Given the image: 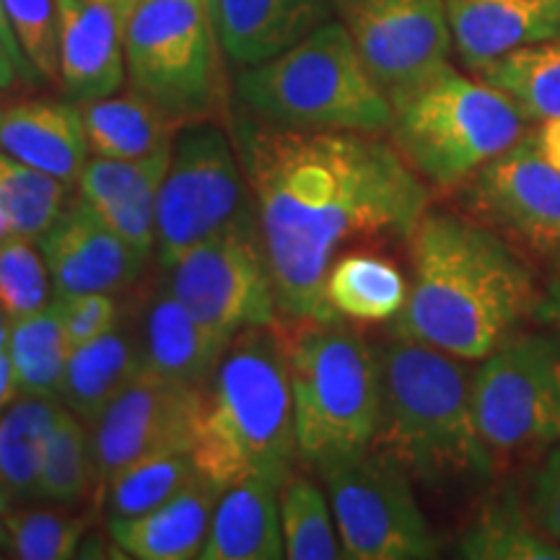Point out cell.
<instances>
[{
    "mask_svg": "<svg viewBox=\"0 0 560 560\" xmlns=\"http://www.w3.org/2000/svg\"><path fill=\"white\" fill-rule=\"evenodd\" d=\"M255 200L280 317L335 319L325 283L340 247L402 240L429 210V185L392 143L369 132L299 130L242 107L231 117Z\"/></svg>",
    "mask_w": 560,
    "mask_h": 560,
    "instance_id": "obj_1",
    "label": "cell"
},
{
    "mask_svg": "<svg viewBox=\"0 0 560 560\" xmlns=\"http://www.w3.org/2000/svg\"><path fill=\"white\" fill-rule=\"evenodd\" d=\"M412 280L392 335L482 361L537 312L535 278L499 231L450 210H425L412 229Z\"/></svg>",
    "mask_w": 560,
    "mask_h": 560,
    "instance_id": "obj_2",
    "label": "cell"
},
{
    "mask_svg": "<svg viewBox=\"0 0 560 560\" xmlns=\"http://www.w3.org/2000/svg\"><path fill=\"white\" fill-rule=\"evenodd\" d=\"M459 361L397 335L380 348L382 418L374 450L431 490L478 488L495 475V454L475 416L472 376Z\"/></svg>",
    "mask_w": 560,
    "mask_h": 560,
    "instance_id": "obj_3",
    "label": "cell"
},
{
    "mask_svg": "<svg viewBox=\"0 0 560 560\" xmlns=\"http://www.w3.org/2000/svg\"><path fill=\"white\" fill-rule=\"evenodd\" d=\"M195 467L226 490L252 475L283 486L299 467L285 338L278 325L236 332L200 387Z\"/></svg>",
    "mask_w": 560,
    "mask_h": 560,
    "instance_id": "obj_4",
    "label": "cell"
},
{
    "mask_svg": "<svg viewBox=\"0 0 560 560\" xmlns=\"http://www.w3.org/2000/svg\"><path fill=\"white\" fill-rule=\"evenodd\" d=\"M342 317L283 330L299 467L325 472L374 446L382 418V363Z\"/></svg>",
    "mask_w": 560,
    "mask_h": 560,
    "instance_id": "obj_5",
    "label": "cell"
},
{
    "mask_svg": "<svg viewBox=\"0 0 560 560\" xmlns=\"http://www.w3.org/2000/svg\"><path fill=\"white\" fill-rule=\"evenodd\" d=\"M234 96L244 112L283 128L380 136L392 122L387 91L340 19L325 21L278 58L242 68Z\"/></svg>",
    "mask_w": 560,
    "mask_h": 560,
    "instance_id": "obj_6",
    "label": "cell"
},
{
    "mask_svg": "<svg viewBox=\"0 0 560 560\" xmlns=\"http://www.w3.org/2000/svg\"><path fill=\"white\" fill-rule=\"evenodd\" d=\"M392 145L436 187L465 185L524 138V117L501 91L450 62L389 94Z\"/></svg>",
    "mask_w": 560,
    "mask_h": 560,
    "instance_id": "obj_7",
    "label": "cell"
},
{
    "mask_svg": "<svg viewBox=\"0 0 560 560\" xmlns=\"http://www.w3.org/2000/svg\"><path fill=\"white\" fill-rule=\"evenodd\" d=\"M255 223V200L231 130L210 117L182 125L156 200L153 257L161 270L198 244Z\"/></svg>",
    "mask_w": 560,
    "mask_h": 560,
    "instance_id": "obj_8",
    "label": "cell"
},
{
    "mask_svg": "<svg viewBox=\"0 0 560 560\" xmlns=\"http://www.w3.org/2000/svg\"><path fill=\"white\" fill-rule=\"evenodd\" d=\"M219 37L206 0H136L125 26L130 86L179 122L221 107Z\"/></svg>",
    "mask_w": 560,
    "mask_h": 560,
    "instance_id": "obj_9",
    "label": "cell"
},
{
    "mask_svg": "<svg viewBox=\"0 0 560 560\" xmlns=\"http://www.w3.org/2000/svg\"><path fill=\"white\" fill-rule=\"evenodd\" d=\"M342 552L350 560H429L439 540L412 490V478L371 446L322 472Z\"/></svg>",
    "mask_w": 560,
    "mask_h": 560,
    "instance_id": "obj_10",
    "label": "cell"
},
{
    "mask_svg": "<svg viewBox=\"0 0 560 560\" xmlns=\"http://www.w3.org/2000/svg\"><path fill=\"white\" fill-rule=\"evenodd\" d=\"M475 416L493 454H532L560 441V338L514 335L472 374Z\"/></svg>",
    "mask_w": 560,
    "mask_h": 560,
    "instance_id": "obj_11",
    "label": "cell"
},
{
    "mask_svg": "<svg viewBox=\"0 0 560 560\" xmlns=\"http://www.w3.org/2000/svg\"><path fill=\"white\" fill-rule=\"evenodd\" d=\"M164 285L223 338L280 322L257 223L213 236L182 255L166 270Z\"/></svg>",
    "mask_w": 560,
    "mask_h": 560,
    "instance_id": "obj_12",
    "label": "cell"
},
{
    "mask_svg": "<svg viewBox=\"0 0 560 560\" xmlns=\"http://www.w3.org/2000/svg\"><path fill=\"white\" fill-rule=\"evenodd\" d=\"M332 11L387 96L450 62L446 0H332Z\"/></svg>",
    "mask_w": 560,
    "mask_h": 560,
    "instance_id": "obj_13",
    "label": "cell"
},
{
    "mask_svg": "<svg viewBox=\"0 0 560 560\" xmlns=\"http://www.w3.org/2000/svg\"><path fill=\"white\" fill-rule=\"evenodd\" d=\"M198 410L200 389L138 374L89 429L100 472V506L104 486L136 462L192 452Z\"/></svg>",
    "mask_w": 560,
    "mask_h": 560,
    "instance_id": "obj_14",
    "label": "cell"
},
{
    "mask_svg": "<svg viewBox=\"0 0 560 560\" xmlns=\"http://www.w3.org/2000/svg\"><path fill=\"white\" fill-rule=\"evenodd\" d=\"M459 200L490 229L535 249H560V170L545 156L537 136L520 138L480 166L465 182Z\"/></svg>",
    "mask_w": 560,
    "mask_h": 560,
    "instance_id": "obj_15",
    "label": "cell"
},
{
    "mask_svg": "<svg viewBox=\"0 0 560 560\" xmlns=\"http://www.w3.org/2000/svg\"><path fill=\"white\" fill-rule=\"evenodd\" d=\"M52 278L55 299L75 293H122L138 283L149 255L107 226L86 200H68L37 240Z\"/></svg>",
    "mask_w": 560,
    "mask_h": 560,
    "instance_id": "obj_16",
    "label": "cell"
},
{
    "mask_svg": "<svg viewBox=\"0 0 560 560\" xmlns=\"http://www.w3.org/2000/svg\"><path fill=\"white\" fill-rule=\"evenodd\" d=\"M136 0H58L60 89L75 104L117 94L128 79L125 26Z\"/></svg>",
    "mask_w": 560,
    "mask_h": 560,
    "instance_id": "obj_17",
    "label": "cell"
},
{
    "mask_svg": "<svg viewBox=\"0 0 560 560\" xmlns=\"http://www.w3.org/2000/svg\"><path fill=\"white\" fill-rule=\"evenodd\" d=\"M140 374L200 389L231 338L202 325L164 283L145 299L140 319Z\"/></svg>",
    "mask_w": 560,
    "mask_h": 560,
    "instance_id": "obj_18",
    "label": "cell"
},
{
    "mask_svg": "<svg viewBox=\"0 0 560 560\" xmlns=\"http://www.w3.org/2000/svg\"><path fill=\"white\" fill-rule=\"evenodd\" d=\"M215 37L236 68L268 62L332 19V0H206Z\"/></svg>",
    "mask_w": 560,
    "mask_h": 560,
    "instance_id": "obj_19",
    "label": "cell"
},
{
    "mask_svg": "<svg viewBox=\"0 0 560 560\" xmlns=\"http://www.w3.org/2000/svg\"><path fill=\"white\" fill-rule=\"evenodd\" d=\"M172 149L149 159L91 156L79 177V195L104 223L138 252H156V200Z\"/></svg>",
    "mask_w": 560,
    "mask_h": 560,
    "instance_id": "obj_20",
    "label": "cell"
},
{
    "mask_svg": "<svg viewBox=\"0 0 560 560\" xmlns=\"http://www.w3.org/2000/svg\"><path fill=\"white\" fill-rule=\"evenodd\" d=\"M0 151L75 187L91 159L81 104L70 100L0 104Z\"/></svg>",
    "mask_w": 560,
    "mask_h": 560,
    "instance_id": "obj_21",
    "label": "cell"
},
{
    "mask_svg": "<svg viewBox=\"0 0 560 560\" xmlns=\"http://www.w3.org/2000/svg\"><path fill=\"white\" fill-rule=\"evenodd\" d=\"M446 16L472 73L511 50L560 39V0H446Z\"/></svg>",
    "mask_w": 560,
    "mask_h": 560,
    "instance_id": "obj_22",
    "label": "cell"
},
{
    "mask_svg": "<svg viewBox=\"0 0 560 560\" xmlns=\"http://www.w3.org/2000/svg\"><path fill=\"white\" fill-rule=\"evenodd\" d=\"M221 488L198 478L161 506L125 520H107V535L122 558L136 560H192L206 545L210 516Z\"/></svg>",
    "mask_w": 560,
    "mask_h": 560,
    "instance_id": "obj_23",
    "label": "cell"
},
{
    "mask_svg": "<svg viewBox=\"0 0 560 560\" xmlns=\"http://www.w3.org/2000/svg\"><path fill=\"white\" fill-rule=\"evenodd\" d=\"M278 490L280 482L265 475H252L221 490L200 560L285 558Z\"/></svg>",
    "mask_w": 560,
    "mask_h": 560,
    "instance_id": "obj_24",
    "label": "cell"
},
{
    "mask_svg": "<svg viewBox=\"0 0 560 560\" xmlns=\"http://www.w3.org/2000/svg\"><path fill=\"white\" fill-rule=\"evenodd\" d=\"M138 374V335L130 327L117 325L102 338L70 350L58 400L91 429Z\"/></svg>",
    "mask_w": 560,
    "mask_h": 560,
    "instance_id": "obj_25",
    "label": "cell"
},
{
    "mask_svg": "<svg viewBox=\"0 0 560 560\" xmlns=\"http://www.w3.org/2000/svg\"><path fill=\"white\" fill-rule=\"evenodd\" d=\"M91 156L149 159L172 149L185 122L174 120L136 89L81 104Z\"/></svg>",
    "mask_w": 560,
    "mask_h": 560,
    "instance_id": "obj_26",
    "label": "cell"
},
{
    "mask_svg": "<svg viewBox=\"0 0 560 560\" xmlns=\"http://www.w3.org/2000/svg\"><path fill=\"white\" fill-rule=\"evenodd\" d=\"M60 400L19 395L0 410V482L9 503L37 501L42 457Z\"/></svg>",
    "mask_w": 560,
    "mask_h": 560,
    "instance_id": "obj_27",
    "label": "cell"
},
{
    "mask_svg": "<svg viewBox=\"0 0 560 560\" xmlns=\"http://www.w3.org/2000/svg\"><path fill=\"white\" fill-rule=\"evenodd\" d=\"M475 79L501 91L524 122H548L560 117V39L520 47L490 60Z\"/></svg>",
    "mask_w": 560,
    "mask_h": 560,
    "instance_id": "obj_28",
    "label": "cell"
},
{
    "mask_svg": "<svg viewBox=\"0 0 560 560\" xmlns=\"http://www.w3.org/2000/svg\"><path fill=\"white\" fill-rule=\"evenodd\" d=\"M5 350L19 395L58 400L70 355L58 299L30 317L9 322Z\"/></svg>",
    "mask_w": 560,
    "mask_h": 560,
    "instance_id": "obj_29",
    "label": "cell"
},
{
    "mask_svg": "<svg viewBox=\"0 0 560 560\" xmlns=\"http://www.w3.org/2000/svg\"><path fill=\"white\" fill-rule=\"evenodd\" d=\"M408 299L402 272L395 265L366 252L332 262L325 283V301L342 319L389 322Z\"/></svg>",
    "mask_w": 560,
    "mask_h": 560,
    "instance_id": "obj_30",
    "label": "cell"
},
{
    "mask_svg": "<svg viewBox=\"0 0 560 560\" xmlns=\"http://www.w3.org/2000/svg\"><path fill=\"white\" fill-rule=\"evenodd\" d=\"M467 560H560V542L550 540L522 506L514 490L493 495L457 545Z\"/></svg>",
    "mask_w": 560,
    "mask_h": 560,
    "instance_id": "obj_31",
    "label": "cell"
},
{
    "mask_svg": "<svg viewBox=\"0 0 560 560\" xmlns=\"http://www.w3.org/2000/svg\"><path fill=\"white\" fill-rule=\"evenodd\" d=\"M37 501H50L62 509L100 501V472L91 431L62 402L42 457Z\"/></svg>",
    "mask_w": 560,
    "mask_h": 560,
    "instance_id": "obj_32",
    "label": "cell"
},
{
    "mask_svg": "<svg viewBox=\"0 0 560 560\" xmlns=\"http://www.w3.org/2000/svg\"><path fill=\"white\" fill-rule=\"evenodd\" d=\"M280 527L289 560H338L346 558L335 527L327 490L306 475L293 472L278 490Z\"/></svg>",
    "mask_w": 560,
    "mask_h": 560,
    "instance_id": "obj_33",
    "label": "cell"
},
{
    "mask_svg": "<svg viewBox=\"0 0 560 560\" xmlns=\"http://www.w3.org/2000/svg\"><path fill=\"white\" fill-rule=\"evenodd\" d=\"M198 475L192 452L159 454V457L136 462L104 486L102 509L107 511V520L145 514L170 501Z\"/></svg>",
    "mask_w": 560,
    "mask_h": 560,
    "instance_id": "obj_34",
    "label": "cell"
},
{
    "mask_svg": "<svg viewBox=\"0 0 560 560\" xmlns=\"http://www.w3.org/2000/svg\"><path fill=\"white\" fill-rule=\"evenodd\" d=\"M68 190L66 182L0 151V206L11 213L19 236L37 242L66 208Z\"/></svg>",
    "mask_w": 560,
    "mask_h": 560,
    "instance_id": "obj_35",
    "label": "cell"
},
{
    "mask_svg": "<svg viewBox=\"0 0 560 560\" xmlns=\"http://www.w3.org/2000/svg\"><path fill=\"white\" fill-rule=\"evenodd\" d=\"M11 548L19 560H70L81 558L91 516L58 509H16L5 511Z\"/></svg>",
    "mask_w": 560,
    "mask_h": 560,
    "instance_id": "obj_36",
    "label": "cell"
},
{
    "mask_svg": "<svg viewBox=\"0 0 560 560\" xmlns=\"http://www.w3.org/2000/svg\"><path fill=\"white\" fill-rule=\"evenodd\" d=\"M52 278L39 244L26 236L0 242V312L5 319L30 317L52 304Z\"/></svg>",
    "mask_w": 560,
    "mask_h": 560,
    "instance_id": "obj_37",
    "label": "cell"
},
{
    "mask_svg": "<svg viewBox=\"0 0 560 560\" xmlns=\"http://www.w3.org/2000/svg\"><path fill=\"white\" fill-rule=\"evenodd\" d=\"M3 9L39 79L60 83L58 0H3Z\"/></svg>",
    "mask_w": 560,
    "mask_h": 560,
    "instance_id": "obj_38",
    "label": "cell"
},
{
    "mask_svg": "<svg viewBox=\"0 0 560 560\" xmlns=\"http://www.w3.org/2000/svg\"><path fill=\"white\" fill-rule=\"evenodd\" d=\"M70 350L102 338L120 325V306L115 293H75L58 299Z\"/></svg>",
    "mask_w": 560,
    "mask_h": 560,
    "instance_id": "obj_39",
    "label": "cell"
},
{
    "mask_svg": "<svg viewBox=\"0 0 560 560\" xmlns=\"http://www.w3.org/2000/svg\"><path fill=\"white\" fill-rule=\"evenodd\" d=\"M529 514L550 540L560 542V441L550 446L548 457L532 480Z\"/></svg>",
    "mask_w": 560,
    "mask_h": 560,
    "instance_id": "obj_40",
    "label": "cell"
},
{
    "mask_svg": "<svg viewBox=\"0 0 560 560\" xmlns=\"http://www.w3.org/2000/svg\"><path fill=\"white\" fill-rule=\"evenodd\" d=\"M0 39L5 42V47H9V52L13 55V60H16L19 66V75H21V83H37L39 81V73L34 70V66L30 62V58H26L24 50H21L16 34H13L11 24H9V16H5V9H3V0H0Z\"/></svg>",
    "mask_w": 560,
    "mask_h": 560,
    "instance_id": "obj_41",
    "label": "cell"
},
{
    "mask_svg": "<svg viewBox=\"0 0 560 560\" xmlns=\"http://www.w3.org/2000/svg\"><path fill=\"white\" fill-rule=\"evenodd\" d=\"M537 314H540L548 325H552L560 332V265H558V270L552 272L548 291H545L540 304H537Z\"/></svg>",
    "mask_w": 560,
    "mask_h": 560,
    "instance_id": "obj_42",
    "label": "cell"
},
{
    "mask_svg": "<svg viewBox=\"0 0 560 560\" xmlns=\"http://www.w3.org/2000/svg\"><path fill=\"white\" fill-rule=\"evenodd\" d=\"M535 136H537V143H540L545 156H548L552 164L560 170V117L542 122V128L537 130Z\"/></svg>",
    "mask_w": 560,
    "mask_h": 560,
    "instance_id": "obj_43",
    "label": "cell"
},
{
    "mask_svg": "<svg viewBox=\"0 0 560 560\" xmlns=\"http://www.w3.org/2000/svg\"><path fill=\"white\" fill-rule=\"evenodd\" d=\"M16 397L19 392H16V382H13L9 350L0 348V410H3L11 400H16Z\"/></svg>",
    "mask_w": 560,
    "mask_h": 560,
    "instance_id": "obj_44",
    "label": "cell"
},
{
    "mask_svg": "<svg viewBox=\"0 0 560 560\" xmlns=\"http://www.w3.org/2000/svg\"><path fill=\"white\" fill-rule=\"evenodd\" d=\"M19 81L21 75H19L16 60H13V55L9 52V47H5V42L0 39V91L16 86Z\"/></svg>",
    "mask_w": 560,
    "mask_h": 560,
    "instance_id": "obj_45",
    "label": "cell"
},
{
    "mask_svg": "<svg viewBox=\"0 0 560 560\" xmlns=\"http://www.w3.org/2000/svg\"><path fill=\"white\" fill-rule=\"evenodd\" d=\"M11 236H19L16 223H13V219H11L9 210H5L3 206H0V242L11 240Z\"/></svg>",
    "mask_w": 560,
    "mask_h": 560,
    "instance_id": "obj_46",
    "label": "cell"
},
{
    "mask_svg": "<svg viewBox=\"0 0 560 560\" xmlns=\"http://www.w3.org/2000/svg\"><path fill=\"white\" fill-rule=\"evenodd\" d=\"M11 548V537H9V527H5V511L0 509V550Z\"/></svg>",
    "mask_w": 560,
    "mask_h": 560,
    "instance_id": "obj_47",
    "label": "cell"
},
{
    "mask_svg": "<svg viewBox=\"0 0 560 560\" xmlns=\"http://www.w3.org/2000/svg\"><path fill=\"white\" fill-rule=\"evenodd\" d=\"M5 340H9V319L0 312V348H5Z\"/></svg>",
    "mask_w": 560,
    "mask_h": 560,
    "instance_id": "obj_48",
    "label": "cell"
},
{
    "mask_svg": "<svg viewBox=\"0 0 560 560\" xmlns=\"http://www.w3.org/2000/svg\"><path fill=\"white\" fill-rule=\"evenodd\" d=\"M0 509H3V511H9V509H11L9 495H5V490H3V482H0Z\"/></svg>",
    "mask_w": 560,
    "mask_h": 560,
    "instance_id": "obj_49",
    "label": "cell"
},
{
    "mask_svg": "<svg viewBox=\"0 0 560 560\" xmlns=\"http://www.w3.org/2000/svg\"><path fill=\"white\" fill-rule=\"evenodd\" d=\"M0 558H3V552H0Z\"/></svg>",
    "mask_w": 560,
    "mask_h": 560,
    "instance_id": "obj_50",
    "label": "cell"
}]
</instances>
